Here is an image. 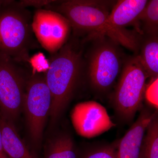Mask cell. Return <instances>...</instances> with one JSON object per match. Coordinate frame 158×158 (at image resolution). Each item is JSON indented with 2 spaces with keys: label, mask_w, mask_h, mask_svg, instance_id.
Listing matches in <instances>:
<instances>
[{
  "label": "cell",
  "mask_w": 158,
  "mask_h": 158,
  "mask_svg": "<svg viewBox=\"0 0 158 158\" xmlns=\"http://www.w3.org/2000/svg\"><path fill=\"white\" fill-rule=\"evenodd\" d=\"M156 112L141 109L135 122L118 142L117 158H139L144 134Z\"/></svg>",
  "instance_id": "cell-10"
},
{
  "label": "cell",
  "mask_w": 158,
  "mask_h": 158,
  "mask_svg": "<svg viewBox=\"0 0 158 158\" xmlns=\"http://www.w3.org/2000/svg\"><path fill=\"white\" fill-rule=\"evenodd\" d=\"M29 65L32 73H45L49 68V61L41 52H39L31 57Z\"/></svg>",
  "instance_id": "cell-18"
},
{
  "label": "cell",
  "mask_w": 158,
  "mask_h": 158,
  "mask_svg": "<svg viewBox=\"0 0 158 158\" xmlns=\"http://www.w3.org/2000/svg\"><path fill=\"white\" fill-rule=\"evenodd\" d=\"M112 2L107 1L70 0L51 1L45 9L59 13L68 20L74 36L89 33L88 37L105 35L127 48L132 47L133 34L128 31H117L109 23L110 7Z\"/></svg>",
  "instance_id": "cell-2"
},
{
  "label": "cell",
  "mask_w": 158,
  "mask_h": 158,
  "mask_svg": "<svg viewBox=\"0 0 158 158\" xmlns=\"http://www.w3.org/2000/svg\"><path fill=\"white\" fill-rule=\"evenodd\" d=\"M32 19L31 11L20 2L5 1L0 5V53L29 63L30 52L39 47Z\"/></svg>",
  "instance_id": "cell-3"
},
{
  "label": "cell",
  "mask_w": 158,
  "mask_h": 158,
  "mask_svg": "<svg viewBox=\"0 0 158 158\" xmlns=\"http://www.w3.org/2000/svg\"><path fill=\"white\" fill-rule=\"evenodd\" d=\"M147 0H122L113 6L109 16L110 26L117 31H125L126 26L138 25L139 15L147 5Z\"/></svg>",
  "instance_id": "cell-11"
},
{
  "label": "cell",
  "mask_w": 158,
  "mask_h": 158,
  "mask_svg": "<svg viewBox=\"0 0 158 158\" xmlns=\"http://www.w3.org/2000/svg\"><path fill=\"white\" fill-rule=\"evenodd\" d=\"M32 27L38 42L51 55L67 42L71 29L66 18L46 9L36 10L33 16Z\"/></svg>",
  "instance_id": "cell-8"
},
{
  "label": "cell",
  "mask_w": 158,
  "mask_h": 158,
  "mask_svg": "<svg viewBox=\"0 0 158 158\" xmlns=\"http://www.w3.org/2000/svg\"><path fill=\"white\" fill-rule=\"evenodd\" d=\"M148 77L138 55L127 60L113 97L116 112L123 121H131L142 109Z\"/></svg>",
  "instance_id": "cell-5"
},
{
  "label": "cell",
  "mask_w": 158,
  "mask_h": 158,
  "mask_svg": "<svg viewBox=\"0 0 158 158\" xmlns=\"http://www.w3.org/2000/svg\"><path fill=\"white\" fill-rule=\"evenodd\" d=\"M94 40L85 60L90 85L97 91L104 92L113 86L120 72L122 54L118 44L105 35L94 36Z\"/></svg>",
  "instance_id": "cell-4"
},
{
  "label": "cell",
  "mask_w": 158,
  "mask_h": 158,
  "mask_svg": "<svg viewBox=\"0 0 158 158\" xmlns=\"http://www.w3.org/2000/svg\"><path fill=\"white\" fill-rule=\"evenodd\" d=\"M3 148L9 158H35L18 133L14 123L0 114Z\"/></svg>",
  "instance_id": "cell-12"
},
{
  "label": "cell",
  "mask_w": 158,
  "mask_h": 158,
  "mask_svg": "<svg viewBox=\"0 0 158 158\" xmlns=\"http://www.w3.org/2000/svg\"><path fill=\"white\" fill-rule=\"evenodd\" d=\"M71 119L77 133L86 138L99 135L116 126L106 108L92 101L76 105L71 113Z\"/></svg>",
  "instance_id": "cell-9"
},
{
  "label": "cell",
  "mask_w": 158,
  "mask_h": 158,
  "mask_svg": "<svg viewBox=\"0 0 158 158\" xmlns=\"http://www.w3.org/2000/svg\"><path fill=\"white\" fill-rule=\"evenodd\" d=\"M0 158H9L6 155L3 148L2 140V133L0 129Z\"/></svg>",
  "instance_id": "cell-20"
},
{
  "label": "cell",
  "mask_w": 158,
  "mask_h": 158,
  "mask_svg": "<svg viewBox=\"0 0 158 158\" xmlns=\"http://www.w3.org/2000/svg\"><path fill=\"white\" fill-rule=\"evenodd\" d=\"M23 64L0 53V114L14 123L22 111L31 74Z\"/></svg>",
  "instance_id": "cell-6"
},
{
  "label": "cell",
  "mask_w": 158,
  "mask_h": 158,
  "mask_svg": "<svg viewBox=\"0 0 158 158\" xmlns=\"http://www.w3.org/2000/svg\"><path fill=\"white\" fill-rule=\"evenodd\" d=\"M81 44L73 36L56 53L51 55L45 75L52 96L49 116L52 125L67 107L85 72V59Z\"/></svg>",
  "instance_id": "cell-1"
},
{
  "label": "cell",
  "mask_w": 158,
  "mask_h": 158,
  "mask_svg": "<svg viewBox=\"0 0 158 158\" xmlns=\"http://www.w3.org/2000/svg\"><path fill=\"white\" fill-rule=\"evenodd\" d=\"M117 146L118 143L92 148L82 158H117Z\"/></svg>",
  "instance_id": "cell-17"
},
{
  "label": "cell",
  "mask_w": 158,
  "mask_h": 158,
  "mask_svg": "<svg viewBox=\"0 0 158 158\" xmlns=\"http://www.w3.org/2000/svg\"><path fill=\"white\" fill-rule=\"evenodd\" d=\"M144 134L139 158H158L157 112L148 124Z\"/></svg>",
  "instance_id": "cell-15"
},
{
  "label": "cell",
  "mask_w": 158,
  "mask_h": 158,
  "mask_svg": "<svg viewBox=\"0 0 158 158\" xmlns=\"http://www.w3.org/2000/svg\"><path fill=\"white\" fill-rule=\"evenodd\" d=\"M142 24V32L145 35H158V1H148L144 10L139 15L138 25Z\"/></svg>",
  "instance_id": "cell-16"
},
{
  "label": "cell",
  "mask_w": 158,
  "mask_h": 158,
  "mask_svg": "<svg viewBox=\"0 0 158 158\" xmlns=\"http://www.w3.org/2000/svg\"><path fill=\"white\" fill-rule=\"evenodd\" d=\"M44 158H78L72 138L64 133L52 138L45 150Z\"/></svg>",
  "instance_id": "cell-14"
},
{
  "label": "cell",
  "mask_w": 158,
  "mask_h": 158,
  "mask_svg": "<svg viewBox=\"0 0 158 158\" xmlns=\"http://www.w3.org/2000/svg\"><path fill=\"white\" fill-rule=\"evenodd\" d=\"M144 95L150 103L158 107V78L152 79L145 90Z\"/></svg>",
  "instance_id": "cell-19"
},
{
  "label": "cell",
  "mask_w": 158,
  "mask_h": 158,
  "mask_svg": "<svg viewBox=\"0 0 158 158\" xmlns=\"http://www.w3.org/2000/svg\"><path fill=\"white\" fill-rule=\"evenodd\" d=\"M51 106L52 96L44 73H31L27 83L23 110L30 137L37 147L41 144Z\"/></svg>",
  "instance_id": "cell-7"
},
{
  "label": "cell",
  "mask_w": 158,
  "mask_h": 158,
  "mask_svg": "<svg viewBox=\"0 0 158 158\" xmlns=\"http://www.w3.org/2000/svg\"><path fill=\"white\" fill-rule=\"evenodd\" d=\"M138 55L148 77L152 79L158 78V35H145L140 40Z\"/></svg>",
  "instance_id": "cell-13"
}]
</instances>
